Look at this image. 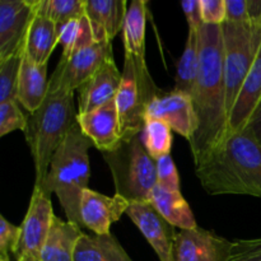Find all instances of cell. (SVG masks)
<instances>
[{
	"mask_svg": "<svg viewBox=\"0 0 261 261\" xmlns=\"http://www.w3.org/2000/svg\"><path fill=\"white\" fill-rule=\"evenodd\" d=\"M191 98L199 125L190 149L198 166L228 138L222 25L199 28V73Z\"/></svg>",
	"mask_w": 261,
	"mask_h": 261,
	"instance_id": "cell-1",
	"label": "cell"
},
{
	"mask_svg": "<svg viewBox=\"0 0 261 261\" xmlns=\"http://www.w3.org/2000/svg\"><path fill=\"white\" fill-rule=\"evenodd\" d=\"M195 175L209 195L261 199V144L247 129L231 134L195 166Z\"/></svg>",
	"mask_w": 261,
	"mask_h": 261,
	"instance_id": "cell-2",
	"label": "cell"
},
{
	"mask_svg": "<svg viewBox=\"0 0 261 261\" xmlns=\"http://www.w3.org/2000/svg\"><path fill=\"white\" fill-rule=\"evenodd\" d=\"M93 143L83 134L78 122L66 134L50 163V170L42 185L48 195L55 194L66 216V221L82 226L79 205L82 194L88 188L91 177L88 150Z\"/></svg>",
	"mask_w": 261,
	"mask_h": 261,
	"instance_id": "cell-3",
	"label": "cell"
},
{
	"mask_svg": "<svg viewBox=\"0 0 261 261\" xmlns=\"http://www.w3.org/2000/svg\"><path fill=\"white\" fill-rule=\"evenodd\" d=\"M75 92H47L45 101L28 115L24 133L35 163V186H41L60 143L76 124Z\"/></svg>",
	"mask_w": 261,
	"mask_h": 261,
	"instance_id": "cell-4",
	"label": "cell"
},
{
	"mask_svg": "<svg viewBox=\"0 0 261 261\" xmlns=\"http://www.w3.org/2000/svg\"><path fill=\"white\" fill-rule=\"evenodd\" d=\"M111 171L115 190L130 203L149 201L150 193L157 186V165L142 140V134L122 140L111 152L102 153Z\"/></svg>",
	"mask_w": 261,
	"mask_h": 261,
	"instance_id": "cell-5",
	"label": "cell"
},
{
	"mask_svg": "<svg viewBox=\"0 0 261 261\" xmlns=\"http://www.w3.org/2000/svg\"><path fill=\"white\" fill-rule=\"evenodd\" d=\"M223 37L224 82L228 116L233 110L242 86L250 73L261 46V19L247 22H224Z\"/></svg>",
	"mask_w": 261,
	"mask_h": 261,
	"instance_id": "cell-6",
	"label": "cell"
},
{
	"mask_svg": "<svg viewBox=\"0 0 261 261\" xmlns=\"http://www.w3.org/2000/svg\"><path fill=\"white\" fill-rule=\"evenodd\" d=\"M160 94H162L161 89L155 86L152 75H142L134 61L125 56L121 86L115 98L122 140L142 133L147 106Z\"/></svg>",
	"mask_w": 261,
	"mask_h": 261,
	"instance_id": "cell-7",
	"label": "cell"
},
{
	"mask_svg": "<svg viewBox=\"0 0 261 261\" xmlns=\"http://www.w3.org/2000/svg\"><path fill=\"white\" fill-rule=\"evenodd\" d=\"M114 59L112 42H96L70 58L61 56L47 92H76L106 61Z\"/></svg>",
	"mask_w": 261,
	"mask_h": 261,
	"instance_id": "cell-8",
	"label": "cell"
},
{
	"mask_svg": "<svg viewBox=\"0 0 261 261\" xmlns=\"http://www.w3.org/2000/svg\"><path fill=\"white\" fill-rule=\"evenodd\" d=\"M50 196L41 188L33 186L30 205L20 224V242L15 260L23 255L40 256L55 218Z\"/></svg>",
	"mask_w": 261,
	"mask_h": 261,
	"instance_id": "cell-9",
	"label": "cell"
},
{
	"mask_svg": "<svg viewBox=\"0 0 261 261\" xmlns=\"http://www.w3.org/2000/svg\"><path fill=\"white\" fill-rule=\"evenodd\" d=\"M233 242L196 227L180 229L173 242V261H228Z\"/></svg>",
	"mask_w": 261,
	"mask_h": 261,
	"instance_id": "cell-10",
	"label": "cell"
},
{
	"mask_svg": "<svg viewBox=\"0 0 261 261\" xmlns=\"http://www.w3.org/2000/svg\"><path fill=\"white\" fill-rule=\"evenodd\" d=\"M126 216L139 228L160 261H173V242L177 232L150 201H133Z\"/></svg>",
	"mask_w": 261,
	"mask_h": 261,
	"instance_id": "cell-11",
	"label": "cell"
},
{
	"mask_svg": "<svg viewBox=\"0 0 261 261\" xmlns=\"http://www.w3.org/2000/svg\"><path fill=\"white\" fill-rule=\"evenodd\" d=\"M147 119L162 120L189 143L199 125L191 96L175 91L154 97L145 110L144 121Z\"/></svg>",
	"mask_w": 261,
	"mask_h": 261,
	"instance_id": "cell-12",
	"label": "cell"
},
{
	"mask_svg": "<svg viewBox=\"0 0 261 261\" xmlns=\"http://www.w3.org/2000/svg\"><path fill=\"white\" fill-rule=\"evenodd\" d=\"M129 205L130 201L117 194L107 196L92 189H86L79 205L82 226L96 236L111 234V226L121 218L122 214H126Z\"/></svg>",
	"mask_w": 261,
	"mask_h": 261,
	"instance_id": "cell-13",
	"label": "cell"
},
{
	"mask_svg": "<svg viewBox=\"0 0 261 261\" xmlns=\"http://www.w3.org/2000/svg\"><path fill=\"white\" fill-rule=\"evenodd\" d=\"M36 0H0V60L19 53Z\"/></svg>",
	"mask_w": 261,
	"mask_h": 261,
	"instance_id": "cell-14",
	"label": "cell"
},
{
	"mask_svg": "<svg viewBox=\"0 0 261 261\" xmlns=\"http://www.w3.org/2000/svg\"><path fill=\"white\" fill-rule=\"evenodd\" d=\"M83 134L102 153L116 149L122 142L116 102L111 101L87 114L76 115Z\"/></svg>",
	"mask_w": 261,
	"mask_h": 261,
	"instance_id": "cell-15",
	"label": "cell"
},
{
	"mask_svg": "<svg viewBox=\"0 0 261 261\" xmlns=\"http://www.w3.org/2000/svg\"><path fill=\"white\" fill-rule=\"evenodd\" d=\"M122 73L114 59L106 61L76 91L78 114H87L115 101L121 86Z\"/></svg>",
	"mask_w": 261,
	"mask_h": 261,
	"instance_id": "cell-16",
	"label": "cell"
},
{
	"mask_svg": "<svg viewBox=\"0 0 261 261\" xmlns=\"http://www.w3.org/2000/svg\"><path fill=\"white\" fill-rule=\"evenodd\" d=\"M59 43L58 25L45 14L41 0H36L30 27L25 33L22 53L33 63L45 65Z\"/></svg>",
	"mask_w": 261,
	"mask_h": 261,
	"instance_id": "cell-17",
	"label": "cell"
},
{
	"mask_svg": "<svg viewBox=\"0 0 261 261\" xmlns=\"http://www.w3.org/2000/svg\"><path fill=\"white\" fill-rule=\"evenodd\" d=\"M126 7V0H86V15L96 42H112L122 31Z\"/></svg>",
	"mask_w": 261,
	"mask_h": 261,
	"instance_id": "cell-18",
	"label": "cell"
},
{
	"mask_svg": "<svg viewBox=\"0 0 261 261\" xmlns=\"http://www.w3.org/2000/svg\"><path fill=\"white\" fill-rule=\"evenodd\" d=\"M147 2L134 0L127 8L122 40L125 56L134 61L135 66L142 73H149L145 61V30H147Z\"/></svg>",
	"mask_w": 261,
	"mask_h": 261,
	"instance_id": "cell-19",
	"label": "cell"
},
{
	"mask_svg": "<svg viewBox=\"0 0 261 261\" xmlns=\"http://www.w3.org/2000/svg\"><path fill=\"white\" fill-rule=\"evenodd\" d=\"M47 91V64L40 65V64L33 63L22 53L17 101L30 114H33L45 101Z\"/></svg>",
	"mask_w": 261,
	"mask_h": 261,
	"instance_id": "cell-20",
	"label": "cell"
},
{
	"mask_svg": "<svg viewBox=\"0 0 261 261\" xmlns=\"http://www.w3.org/2000/svg\"><path fill=\"white\" fill-rule=\"evenodd\" d=\"M261 101V46L250 73L242 86L229 116L228 137L246 127L252 112Z\"/></svg>",
	"mask_w": 261,
	"mask_h": 261,
	"instance_id": "cell-21",
	"label": "cell"
},
{
	"mask_svg": "<svg viewBox=\"0 0 261 261\" xmlns=\"http://www.w3.org/2000/svg\"><path fill=\"white\" fill-rule=\"evenodd\" d=\"M84 232L71 222L55 216L45 245L40 252L41 261H74V250Z\"/></svg>",
	"mask_w": 261,
	"mask_h": 261,
	"instance_id": "cell-22",
	"label": "cell"
},
{
	"mask_svg": "<svg viewBox=\"0 0 261 261\" xmlns=\"http://www.w3.org/2000/svg\"><path fill=\"white\" fill-rule=\"evenodd\" d=\"M149 201L158 213L176 228L194 229L198 227L190 205L181 191H171L157 184L150 193Z\"/></svg>",
	"mask_w": 261,
	"mask_h": 261,
	"instance_id": "cell-23",
	"label": "cell"
},
{
	"mask_svg": "<svg viewBox=\"0 0 261 261\" xmlns=\"http://www.w3.org/2000/svg\"><path fill=\"white\" fill-rule=\"evenodd\" d=\"M199 73V30H189L185 47L177 63L175 92L193 96Z\"/></svg>",
	"mask_w": 261,
	"mask_h": 261,
	"instance_id": "cell-24",
	"label": "cell"
},
{
	"mask_svg": "<svg viewBox=\"0 0 261 261\" xmlns=\"http://www.w3.org/2000/svg\"><path fill=\"white\" fill-rule=\"evenodd\" d=\"M58 33L59 43L63 46V58H70L74 54L96 43L91 23L86 14L59 27Z\"/></svg>",
	"mask_w": 261,
	"mask_h": 261,
	"instance_id": "cell-25",
	"label": "cell"
},
{
	"mask_svg": "<svg viewBox=\"0 0 261 261\" xmlns=\"http://www.w3.org/2000/svg\"><path fill=\"white\" fill-rule=\"evenodd\" d=\"M142 140L150 157L155 161L171 154L172 149V129L162 120L147 119L142 130Z\"/></svg>",
	"mask_w": 261,
	"mask_h": 261,
	"instance_id": "cell-26",
	"label": "cell"
},
{
	"mask_svg": "<svg viewBox=\"0 0 261 261\" xmlns=\"http://www.w3.org/2000/svg\"><path fill=\"white\" fill-rule=\"evenodd\" d=\"M41 8L59 28L86 14V0H41Z\"/></svg>",
	"mask_w": 261,
	"mask_h": 261,
	"instance_id": "cell-27",
	"label": "cell"
},
{
	"mask_svg": "<svg viewBox=\"0 0 261 261\" xmlns=\"http://www.w3.org/2000/svg\"><path fill=\"white\" fill-rule=\"evenodd\" d=\"M20 64H22V50L0 60V103L7 101H17Z\"/></svg>",
	"mask_w": 261,
	"mask_h": 261,
	"instance_id": "cell-28",
	"label": "cell"
},
{
	"mask_svg": "<svg viewBox=\"0 0 261 261\" xmlns=\"http://www.w3.org/2000/svg\"><path fill=\"white\" fill-rule=\"evenodd\" d=\"M109 234L89 236L83 233L74 250V261H109Z\"/></svg>",
	"mask_w": 261,
	"mask_h": 261,
	"instance_id": "cell-29",
	"label": "cell"
},
{
	"mask_svg": "<svg viewBox=\"0 0 261 261\" xmlns=\"http://www.w3.org/2000/svg\"><path fill=\"white\" fill-rule=\"evenodd\" d=\"M28 116L20 110L18 101H7L0 103V137L10 134L17 130L24 132Z\"/></svg>",
	"mask_w": 261,
	"mask_h": 261,
	"instance_id": "cell-30",
	"label": "cell"
},
{
	"mask_svg": "<svg viewBox=\"0 0 261 261\" xmlns=\"http://www.w3.org/2000/svg\"><path fill=\"white\" fill-rule=\"evenodd\" d=\"M20 242V226H14L0 216V261H10V256H17Z\"/></svg>",
	"mask_w": 261,
	"mask_h": 261,
	"instance_id": "cell-31",
	"label": "cell"
},
{
	"mask_svg": "<svg viewBox=\"0 0 261 261\" xmlns=\"http://www.w3.org/2000/svg\"><path fill=\"white\" fill-rule=\"evenodd\" d=\"M155 165H157L158 185L171 191H181L180 176H178L177 167L171 154L157 160Z\"/></svg>",
	"mask_w": 261,
	"mask_h": 261,
	"instance_id": "cell-32",
	"label": "cell"
},
{
	"mask_svg": "<svg viewBox=\"0 0 261 261\" xmlns=\"http://www.w3.org/2000/svg\"><path fill=\"white\" fill-rule=\"evenodd\" d=\"M228 261H261V237L233 241Z\"/></svg>",
	"mask_w": 261,
	"mask_h": 261,
	"instance_id": "cell-33",
	"label": "cell"
},
{
	"mask_svg": "<svg viewBox=\"0 0 261 261\" xmlns=\"http://www.w3.org/2000/svg\"><path fill=\"white\" fill-rule=\"evenodd\" d=\"M203 24L222 25L226 22V0H200Z\"/></svg>",
	"mask_w": 261,
	"mask_h": 261,
	"instance_id": "cell-34",
	"label": "cell"
},
{
	"mask_svg": "<svg viewBox=\"0 0 261 261\" xmlns=\"http://www.w3.org/2000/svg\"><path fill=\"white\" fill-rule=\"evenodd\" d=\"M247 20H250L247 0H226V22L239 23Z\"/></svg>",
	"mask_w": 261,
	"mask_h": 261,
	"instance_id": "cell-35",
	"label": "cell"
},
{
	"mask_svg": "<svg viewBox=\"0 0 261 261\" xmlns=\"http://www.w3.org/2000/svg\"><path fill=\"white\" fill-rule=\"evenodd\" d=\"M181 8L184 10L186 20H188L189 30H199L203 24L201 20L200 0H185L181 2Z\"/></svg>",
	"mask_w": 261,
	"mask_h": 261,
	"instance_id": "cell-36",
	"label": "cell"
},
{
	"mask_svg": "<svg viewBox=\"0 0 261 261\" xmlns=\"http://www.w3.org/2000/svg\"><path fill=\"white\" fill-rule=\"evenodd\" d=\"M109 261H133L114 234H109Z\"/></svg>",
	"mask_w": 261,
	"mask_h": 261,
	"instance_id": "cell-37",
	"label": "cell"
},
{
	"mask_svg": "<svg viewBox=\"0 0 261 261\" xmlns=\"http://www.w3.org/2000/svg\"><path fill=\"white\" fill-rule=\"evenodd\" d=\"M245 129L249 130L254 135L255 139L261 144V101L257 105L256 109H255V111L252 112L251 117H250L249 122H247Z\"/></svg>",
	"mask_w": 261,
	"mask_h": 261,
	"instance_id": "cell-38",
	"label": "cell"
},
{
	"mask_svg": "<svg viewBox=\"0 0 261 261\" xmlns=\"http://www.w3.org/2000/svg\"><path fill=\"white\" fill-rule=\"evenodd\" d=\"M15 261H41V259L40 256H33V255H23Z\"/></svg>",
	"mask_w": 261,
	"mask_h": 261,
	"instance_id": "cell-39",
	"label": "cell"
}]
</instances>
